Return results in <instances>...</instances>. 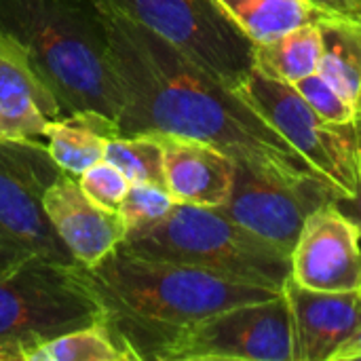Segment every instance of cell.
Segmentation results:
<instances>
[{
    "mask_svg": "<svg viewBox=\"0 0 361 361\" xmlns=\"http://www.w3.org/2000/svg\"><path fill=\"white\" fill-rule=\"evenodd\" d=\"M99 6L118 95V135L190 137L281 182L322 180L241 93L159 34L102 2Z\"/></svg>",
    "mask_w": 361,
    "mask_h": 361,
    "instance_id": "cell-1",
    "label": "cell"
},
{
    "mask_svg": "<svg viewBox=\"0 0 361 361\" xmlns=\"http://www.w3.org/2000/svg\"><path fill=\"white\" fill-rule=\"evenodd\" d=\"M82 275L102 305V322L129 361H163L192 324L279 294L199 267L142 256L123 243Z\"/></svg>",
    "mask_w": 361,
    "mask_h": 361,
    "instance_id": "cell-2",
    "label": "cell"
},
{
    "mask_svg": "<svg viewBox=\"0 0 361 361\" xmlns=\"http://www.w3.org/2000/svg\"><path fill=\"white\" fill-rule=\"evenodd\" d=\"M0 30L25 49L66 116L116 123L118 95L97 0H0Z\"/></svg>",
    "mask_w": 361,
    "mask_h": 361,
    "instance_id": "cell-3",
    "label": "cell"
},
{
    "mask_svg": "<svg viewBox=\"0 0 361 361\" xmlns=\"http://www.w3.org/2000/svg\"><path fill=\"white\" fill-rule=\"evenodd\" d=\"M135 254L173 260L233 281L281 292L292 277L290 256L256 237L218 207L176 203L159 222L127 233Z\"/></svg>",
    "mask_w": 361,
    "mask_h": 361,
    "instance_id": "cell-4",
    "label": "cell"
},
{
    "mask_svg": "<svg viewBox=\"0 0 361 361\" xmlns=\"http://www.w3.org/2000/svg\"><path fill=\"white\" fill-rule=\"evenodd\" d=\"M102 317L76 264L30 254L0 271V361H25L40 345Z\"/></svg>",
    "mask_w": 361,
    "mask_h": 361,
    "instance_id": "cell-5",
    "label": "cell"
},
{
    "mask_svg": "<svg viewBox=\"0 0 361 361\" xmlns=\"http://www.w3.org/2000/svg\"><path fill=\"white\" fill-rule=\"evenodd\" d=\"M159 34L186 57L239 91L254 70L256 44L218 0H99Z\"/></svg>",
    "mask_w": 361,
    "mask_h": 361,
    "instance_id": "cell-6",
    "label": "cell"
},
{
    "mask_svg": "<svg viewBox=\"0 0 361 361\" xmlns=\"http://www.w3.org/2000/svg\"><path fill=\"white\" fill-rule=\"evenodd\" d=\"M262 114L283 140L334 188L338 199L361 192V159L353 125L324 121L296 91L294 85L252 70L237 91Z\"/></svg>",
    "mask_w": 361,
    "mask_h": 361,
    "instance_id": "cell-7",
    "label": "cell"
},
{
    "mask_svg": "<svg viewBox=\"0 0 361 361\" xmlns=\"http://www.w3.org/2000/svg\"><path fill=\"white\" fill-rule=\"evenodd\" d=\"M61 173L42 140H0V239L25 254L76 264L44 212V192Z\"/></svg>",
    "mask_w": 361,
    "mask_h": 361,
    "instance_id": "cell-8",
    "label": "cell"
},
{
    "mask_svg": "<svg viewBox=\"0 0 361 361\" xmlns=\"http://www.w3.org/2000/svg\"><path fill=\"white\" fill-rule=\"evenodd\" d=\"M163 361H294L292 322L283 292L192 324Z\"/></svg>",
    "mask_w": 361,
    "mask_h": 361,
    "instance_id": "cell-9",
    "label": "cell"
},
{
    "mask_svg": "<svg viewBox=\"0 0 361 361\" xmlns=\"http://www.w3.org/2000/svg\"><path fill=\"white\" fill-rule=\"evenodd\" d=\"M336 199L338 195L324 180L290 184L245 163H237L231 195L218 209L256 237L292 256L307 218Z\"/></svg>",
    "mask_w": 361,
    "mask_h": 361,
    "instance_id": "cell-10",
    "label": "cell"
},
{
    "mask_svg": "<svg viewBox=\"0 0 361 361\" xmlns=\"http://www.w3.org/2000/svg\"><path fill=\"white\" fill-rule=\"evenodd\" d=\"M292 279L315 292L361 290V233L336 201L315 209L290 256Z\"/></svg>",
    "mask_w": 361,
    "mask_h": 361,
    "instance_id": "cell-11",
    "label": "cell"
},
{
    "mask_svg": "<svg viewBox=\"0 0 361 361\" xmlns=\"http://www.w3.org/2000/svg\"><path fill=\"white\" fill-rule=\"evenodd\" d=\"M44 212L57 237L82 269L95 267L127 237L121 214L89 199L78 180L68 173H61L47 188Z\"/></svg>",
    "mask_w": 361,
    "mask_h": 361,
    "instance_id": "cell-12",
    "label": "cell"
},
{
    "mask_svg": "<svg viewBox=\"0 0 361 361\" xmlns=\"http://www.w3.org/2000/svg\"><path fill=\"white\" fill-rule=\"evenodd\" d=\"M281 292L290 309L294 361H332L360 330L361 290L315 292L290 277Z\"/></svg>",
    "mask_w": 361,
    "mask_h": 361,
    "instance_id": "cell-13",
    "label": "cell"
},
{
    "mask_svg": "<svg viewBox=\"0 0 361 361\" xmlns=\"http://www.w3.org/2000/svg\"><path fill=\"white\" fill-rule=\"evenodd\" d=\"M61 116L25 49L0 30V140H42L49 123Z\"/></svg>",
    "mask_w": 361,
    "mask_h": 361,
    "instance_id": "cell-14",
    "label": "cell"
},
{
    "mask_svg": "<svg viewBox=\"0 0 361 361\" xmlns=\"http://www.w3.org/2000/svg\"><path fill=\"white\" fill-rule=\"evenodd\" d=\"M157 137L163 148V184L176 203L222 207L233 188L237 161L199 140Z\"/></svg>",
    "mask_w": 361,
    "mask_h": 361,
    "instance_id": "cell-15",
    "label": "cell"
},
{
    "mask_svg": "<svg viewBox=\"0 0 361 361\" xmlns=\"http://www.w3.org/2000/svg\"><path fill=\"white\" fill-rule=\"evenodd\" d=\"M118 135L114 121L93 114H68L49 123L42 142L57 167L78 178L95 163L104 161L106 144Z\"/></svg>",
    "mask_w": 361,
    "mask_h": 361,
    "instance_id": "cell-16",
    "label": "cell"
},
{
    "mask_svg": "<svg viewBox=\"0 0 361 361\" xmlns=\"http://www.w3.org/2000/svg\"><path fill=\"white\" fill-rule=\"evenodd\" d=\"M322 34L319 72L357 106L361 91V19L324 15L317 21Z\"/></svg>",
    "mask_w": 361,
    "mask_h": 361,
    "instance_id": "cell-17",
    "label": "cell"
},
{
    "mask_svg": "<svg viewBox=\"0 0 361 361\" xmlns=\"http://www.w3.org/2000/svg\"><path fill=\"white\" fill-rule=\"evenodd\" d=\"M322 63V34L317 21L302 23L264 44H256L254 68L262 74L296 85L317 72Z\"/></svg>",
    "mask_w": 361,
    "mask_h": 361,
    "instance_id": "cell-18",
    "label": "cell"
},
{
    "mask_svg": "<svg viewBox=\"0 0 361 361\" xmlns=\"http://www.w3.org/2000/svg\"><path fill=\"white\" fill-rule=\"evenodd\" d=\"M218 4L254 44H264L328 15L307 0H218Z\"/></svg>",
    "mask_w": 361,
    "mask_h": 361,
    "instance_id": "cell-19",
    "label": "cell"
},
{
    "mask_svg": "<svg viewBox=\"0 0 361 361\" xmlns=\"http://www.w3.org/2000/svg\"><path fill=\"white\" fill-rule=\"evenodd\" d=\"M25 361H129V357L99 319L40 345Z\"/></svg>",
    "mask_w": 361,
    "mask_h": 361,
    "instance_id": "cell-20",
    "label": "cell"
},
{
    "mask_svg": "<svg viewBox=\"0 0 361 361\" xmlns=\"http://www.w3.org/2000/svg\"><path fill=\"white\" fill-rule=\"evenodd\" d=\"M104 161L121 169L129 182L163 184V148L157 135L142 133L110 137Z\"/></svg>",
    "mask_w": 361,
    "mask_h": 361,
    "instance_id": "cell-21",
    "label": "cell"
},
{
    "mask_svg": "<svg viewBox=\"0 0 361 361\" xmlns=\"http://www.w3.org/2000/svg\"><path fill=\"white\" fill-rule=\"evenodd\" d=\"M176 205V199L163 184L131 182L127 195L118 205V214L125 222L127 233L150 226L163 220Z\"/></svg>",
    "mask_w": 361,
    "mask_h": 361,
    "instance_id": "cell-22",
    "label": "cell"
},
{
    "mask_svg": "<svg viewBox=\"0 0 361 361\" xmlns=\"http://www.w3.org/2000/svg\"><path fill=\"white\" fill-rule=\"evenodd\" d=\"M296 91L300 97L328 123L332 125H353L355 121V106L341 95V91L317 70L307 78L298 80Z\"/></svg>",
    "mask_w": 361,
    "mask_h": 361,
    "instance_id": "cell-23",
    "label": "cell"
},
{
    "mask_svg": "<svg viewBox=\"0 0 361 361\" xmlns=\"http://www.w3.org/2000/svg\"><path fill=\"white\" fill-rule=\"evenodd\" d=\"M76 180L89 199H93L102 207L116 209V212H118L123 197L127 195V190L131 186L127 176L121 169H116L114 165H110L108 161L95 163L85 173H80Z\"/></svg>",
    "mask_w": 361,
    "mask_h": 361,
    "instance_id": "cell-24",
    "label": "cell"
},
{
    "mask_svg": "<svg viewBox=\"0 0 361 361\" xmlns=\"http://www.w3.org/2000/svg\"><path fill=\"white\" fill-rule=\"evenodd\" d=\"M307 2L328 15H343V17L361 19V0H307Z\"/></svg>",
    "mask_w": 361,
    "mask_h": 361,
    "instance_id": "cell-25",
    "label": "cell"
},
{
    "mask_svg": "<svg viewBox=\"0 0 361 361\" xmlns=\"http://www.w3.org/2000/svg\"><path fill=\"white\" fill-rule=\"evenodd\" d=\"M336 205L341 207V212L353 220V224L360 228L361 233V192L355 197H349V199H336Z\"/></svg>",
    "mask_w": 361,
    "mask_h": 361,
    "instance_id": "cell-26",
    "label": "cell"
},
{
    "mask_svg": "<svg viewBox=\"0 0 361 361\" xmlns=\"http://www.w3.org/2000/svg\"><path fill=\"white\" fill-rule=\"evenodd\" d=\"M23 256H30V254H25V252L13 247L11 243H6L4 239H0V271L6 269V267H11L13 262L21 260Z\"/></svg>",
    "mask_w": 361,
    "mask_h": 361,
    "instance_id": "cell-27",
    "label": "cell"
},
{
    "mask_svg": "<svg viewBox=\"0 0 361 361\" xmlns=\"http://www.w3.org/2000/svg\"><path fill=\"white\" fill-rule=\"evenodd\" d=\"M353 129H355L357 150H360V159H361V91H360V99H357V106H355V121H353Z\"/></svg>",
    "mask_w": 361,
    "mask_h": 361,
    "instance_id": "cell-28",
    "label": "cell"
},
{
    "mask_svg": "<svg viewBox=\"0 0 361 361\" xmlns=\"http://www.w3.org/2000/svg\"><path fill=\"white\" fill-rule=\"evenodd\" d=\"M360 361H361V360H360Z\"/></svg>",
    "mask_w": 361,
    "mask_h": 361,
    "instance_id": "cell-29",
    "label": "cell"
}]
</instances>
